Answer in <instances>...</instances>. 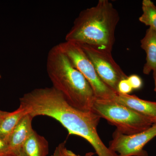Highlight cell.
<instances>
[{
  "mask_svg": "<svg viewBox=\"0 0 156 156\" xmlns=\"http://www.w3.org/2000/svg\"><path fill=\"white\" fill-rule=\"evenodd\" d=\"M133 90L127 79L120 81L117 87V92L120 94H129Z\"/></svg>",
  "mask_w": 156,
  "mask_h": 156,
  "instance_id": "15",
  "label": "cell"
},
{
  "mask_svg": "<svg viewBox=\"0 0 156 156\" xmlns=\"http://www.w3.org/2000/svg\"><path fill=\"white\" fill-rule=\"evenodd\" d=\"M1 74H0V79H1Z\"/></svg>",
  "mask_w": 156,
  "mask_h": 156,
  "instance_id": "23",
  "label": "cell"
},
{
  "mask_svg": "<svg viewBox=\"0 0 156 156\" xmlns=\"http://www.w3.org/2000/svg\"><path fill=\"white\" fill-rule=\"evenodd\" d=\"M51 156H81L76 154L73 151L68 149L66 142L59 144L56 147L54 153Z\"/></svg>",
  "mask_w": 156,
  "mask_h": 156,
  "instance_id": "14",
  "label": "cell"
},
{
  "mask_svg": "<svg viewBox=\"0 0 156 156\" xmlns=\"http://www.w3.org/2000/svg\"><path fill=\"white\" fill-rule=\"evenodd\" d=\"M73 66L87 79L97 99L113 100L117 92L109 88L98 75L92 62L80 45L65 41L58 44Z\"/></svg>",
  "mask_w": 156,
  "mask_h": 156,
  "instance_id": "5",
  "label": "cell"
},
{
  "mask_svg": "<svg viewBox=\"0 0 156 156\" xmlns=\"http://www.w3.org/2000/svg\"><path fill=\"white\" fill-rule=\"evenodd\" d=\"M17 156H27L24 153V152L22 150V149L21 150V151H20V152L19 153V154H18V155Z\"/></svg>",
  "mask_w": 156,
  "mask_h": 156,
  "instance_id": "19",
  "label": "cell"
},
{
  "mask_svg": "<svg viewBox=\"0 0 156 156\" xmlns=\"http://www.w3.org/2000/svg\"><path fill=\"white\" fill-rule=\"evenodd\" d=\"M153 125H156V118L154 120Z\"/></svg>",
  "mask_w": 156,
  "mask_h": 156,
  "instance_id": "21",
  "label": "cell"
},
{
  "mask_svg": "<svg viewBox=\"0 0 156 156\" xmlns=\"http://www.w3.org/2000/svg\"><path fill=\"white\" fill-rule=\"evenodd\" d=\"M113 100L150 118L153 122L156 118V102L143 100L135 95L118 93Z\"/></svg>",
  "mask_w": 156,
  "mask_h": 156,
  "instance_id": "9",
  "label": "cell"
},
{
  "mask_svg": "<svg viewBox=\"0 0 156 156\" xmlns=\"http://www.w3.org/2000/svg\"><path fill=\"white\" fill-rule=\"evenodd\" d=\"M22 150L27 156H47L49 143L44 137L34 131L24 144Z\"/></svg>",
  "mask_w": 156,
  "mask_h": 156,
  "instance_id": "12",
  "label": "cell"
},
{
  "mask_svg": "<svg viewBox=\"0 0 156 156\" xmlns=\"http://www.w3.org/2000/svg\"><path fill=\"white\" fill-rule=\"evenodd\" d=\"M7 113V112H3L0 110V118H3Z\"/></svg>",
  "mask_w": 156,
  "mask_h": 156,
  "instance_id": "18",
  "label": "cell"
},
{
  "mask_svg": "<svg viewBox=\"0 0 156 156\" xmlns=\"http://www.w3.org/2000/svg\"><path fill=\"white\" fill-rule=\"evenodd\" d=\"M20 105L33 118L42 115L55 119L69 134L87 140L96 152L105 148L97 131L100 117L94 112L84 111L71 106L53 87L36 89L26 93L20 98Z\"/></svg>",
  "mask_w": 156,
  "mask_h": 156,
  "instance_id": "1",
  "label": "cell"
},
{
  "mask_svg": "<svg viewBox=\"0 0 156 156\" xmlns=\"http://www.w3.org/2000/svg\"><path fill=\"white\" fill-rule=\"evenodd\" d=\"M153 77L154 81L155 84L154 91L156 93V75H155L153 76Z\"/></svg>",
  "mask_w": 156,
  "mask_h": 156,
  "instance_id": "20",
  "label": "cell"
},
{
  "mask_svg": "<svg viewBox=\"0 0 156 156\" xmlns=\"http://www.w3.org/2000/svg\"><path fill=\"white\" fill-rule=\"evenodd\" d=\"M28 114L21 105L14 112H7L0 122V138L8 143L11 133L22 118Z\"/></svg>",
  "mask_w": 156,
  "mask_h": 156,
  "instance_id": "11",
  "label": "cell"
},
{
  "mask_svg": "<svg viewBox=\"0 0 156 156\" xmlns=\"http://www.w3.org/2000/svg\"><path fill=\"white\" fill-rule=\"evenodd\" d=\"M142 10L139 21L156 31V6L151 0H143Z\"/></svg>",
  "mask_w": 156,
  "mask_h": 156,
  "instance_id": "13",
  "label": "cell"
},
{
  "mask_svg": "<svg viewBox=\"0 0 156 156\" xmlns=\"http://www.w3.org/2000/svg\"><path fill=\"white\" fill-rule=\"evenodd\" d=\"M92 111L116 126L117 131L126 135L142 132L153 125L150 118L113 100L96 98Z\"/></svg>",
  "mask_w": 156,
  "mask_h": 156,
  "instance_id": "4",
  "label": "cell"
},
{
  "mask_svg": "<svg viewBox=\"0 0 156 156\" xmlns=\"http://www.w3.org/2000/svg\"><path fill=\"white\" fill-rule=\"evenodd\" d=\"M33 119L29 114L26 115L11 133L8 144L9 149L14 156L18 155L24 144L34 131L32 126Z\"/></svg>",
  "mask_w": 156,
  "mask_h": 156,
  "instance_id": "8",
  "label": "cell"
},
{
  "mask_svg": "<svg viewBox=\"0 0 156 156\" xmlns=\"http://www.w3.org/2000/svg\"><path fill=\"white\" fill-rule=\"evenodd\" d=\"M156 136V125L145 131L126 135L116 130L109 142V148L119 156H148L144 150L146 144Z\"/></svg>",
  "mask_w": 156,
  "mask_h": 156,
  "instance_id": "7",
  "label": "cell"
},
{
  "mask_svg": "<svg viewBox=\"0 0 156 156\" xmlns=\"http://www.w3.org/2000/svg\"><path fill=\"white\" fill-rule=\"evenodd\" d=\"M140 47L146 54V63L143 72L149 75L151 72L153 76L156 75V31L149 27L145 36L140 41Z\"/></svg>",
  "mask_w": 156,
  "mask_h": 156,
  "instance_id": "10",
  "label": "cell"
},
{
  "mask_svg": "<svg viewBox=\"0 0 156 156\" xmlns=\"http://www.w3.org/2000/svg\"><path fill=\"white\" fill-rule=\"evenodd\" d=\"M80 45L92 62L101 80L118 93L117 87L120 81L127 79L128 76L115 61L112 53L88 45Z\"/></svg>",
  "mask_w": 156,
  "mask_h": 156,
  "instance_id": "6",
  "label": "cell"
},
{
  "mask_svg": "<svg viewBox=\"0 0 156 156\" xmlns=\"http://www.w3.org/2000/svg\"><path fill=\"white\" fill-rule=\"evenodd\" d=\"M119 20L112 3L99 0L96 5L81 11L66 36V41L112 53Z\"/></svg>",
  "mask_w": 156,
  "mask_h": 156,
  "instance_id": "2",
  "label": "cell"
},
{
  "mask_svg": "<svg viewBox=\"0 0 156 156\" xmlns=\"http://www.w3.org/2000/svg\"><path fill=\"white\" fill-rule=\"evenodd\" d=\"M127 80L133 90H138L142 87V79L137 75H131L128 77Z\"/></svg>",
  "mask_w": 156,
  "mask_h": 156,
  "instance_id": "16",
  "label": "cell"
},
{
  "mask_svg": "<svg viewBox=\"0 0 156 156\" xmlns=\"http://www.w3.org/2000/svg\"><path fill=\"white\" fill-rule=\"evenodd\" d=\"M47 70L53 88L71 106L84 111H92L96 98L92 87L58 45L48 53Z\"/></svg>",
  "mask_w": 156,
  "mask_h": 156,
  "instance_id": "3",
  "label": "cell"
},
{
  "mask_svg": "<svg viewBox=\"0 0 156 156\" xmlns=\"http://www.w3.org/2000/svg\"><path fill=\"white\" fill-rule=\"evenodd\" d=\"M0 156H14L11 153L7 142L0 138Z\"/></svg>",
  "mask_w": 156,
  "mask_h": 156,
  "instance_id": "17",
  "label": "cell"
},
{
  "mask_svg": "<svg viewBox=\"0 0 156 156\" xmlns=\"http://www.w3.org/2000/svg\"><path fill=\"white\" fill-rule=\"evenodd\" d=\"M2 118H0V122H1V120H2Z\"/></svg>",
  "mask_w": 156,
  "mask_h": 156,
  "instance_id": "22",
  "label": "cell"
}]
</instances>
